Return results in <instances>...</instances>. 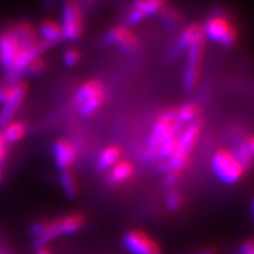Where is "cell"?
Here are the masks:
<instances>
[{"label":"cell","mask_w":254,"mask_h":254,"mask_svg":"<svg viewBox=\"0 0 254 254\" xmlns=\"http://www.w3.org/2000/svg\"><path fill=\"white\" fill-rule=\"evenodd\" d=\"M212 168L215 176L225 184H236L245 171L238 163L234 155L227 151H219L212 158Z\"/></svg>","instance_id":"obj_1"},{"label":"cell","mask_w":254,"mask_h":254,"mask_svg":"<svg viewBox=\"0 0 254 254\" xmlns=\"http://www.w3.org/2000/svg\"><path fill=\"white\" fill-rule=\"evenodd\" d=\"M82 224H84V218L80 214H71L65 218L55 220L53 222H49V226H47L45 233L34 239V246L43 247L47 243L63 236V234L75 233V232L80 230Z\"/></svg>","instance_id":"obj_2"},{"label":"cell","mask_w":254,"mask_h":254,"mask_svg":"<svg viewBox=\"0 0 254 254\" xmlns=\"http://www.w3.org/2000/svg\"><path fill=\"white\" fill-rule=\"evenodd\" d=\"M179 129L180 125L177 123L176 111L167 112L159 117L154 124L150 139H148V151L155 155L159 146L171 136H176Z\"/></svg>","instance_id":"obj_3"},{"label":"cell","mask_w":254,"mask_h":254,"mask_svg":"<svg viewBox=\"0 0 254 254\" xmlns=\"http://www.w3.org/2000/svg\"><path fill=\"white\" fill-rule=\"evenodd\" d=\"M62 38L66 40H77L82 31L80 9L75 2L68 1L63 6L62 24L59 25Z\"/></svg>","instance_id":"obj_4"},{"label":"cell","mask_w":254,"mask_h":254,"mask_svg":"<svg viewBox=\"0 0 254 254\" xmlns=\"http://www.w3.org/2000/svg\"><path fill=\"white\" fill-rule=\"evenodd\" d=\"M27 93V85L24 81L15 82L9 88V93L0 110V127H5L12 122Z\"/></svg>","instance_id":"obj_5"},{"label":"cell","mask_w":254,"mask_h":254,"mask_svg":"<svg viewBox=\"0 0 254 254\" xmlns=\"http://www.w3.org/2000/svg\"><path fill=\"white\" fill-rule=\"evenodd\" d=\"M202 32L209 40L218 41L225 46H231L236 40V31L226 19L214 17L206 23Z\"/></svg>","instance_id":"obj_6"},{"label":"cell","mask_w":254,"mask_h":254,"mask_svg":"<svg viewBox=\"0 0 254 254\" xmlns=\"http://www.w3.org/2000/svg\"><path fill=\"white\" fill-rule=\"evenodd\" d=\"M204 39L193 43L187 49V66L184 73V87L186 91H192L198 81L200 62L202 57Z\"/></svg>","instance_id":"obj_7"},{"label":"cell","mask_w":254,"mask_h":254,"mask_svg":"<svg viewBox=\"0 0 254 254\" xmlns=\"http://www.w3.org/2000/svg\"><path fill=\"white\" fill-rule=\"evenodd\" d=\"M20 46V39L14 28H9L0 34V64L6 73L11 68Z\"/></svg>","instance_id":"obj_8"},{"label":"cell","mask_w":254,"mask_h":254,"mask_svg":"<svg viewBox=\"0 0 254 254\" xmlns=\"http://www.w3.org/2000/svg\"><path fill=\"white\" fill-rule=\"evenodd\" d=\"M124 246L132 254H160L157 244L140 231L127 232L124 236Z\"/></svg>","instance_id":"obj_9"},{"label":"cell","mask_w":254,"mask_h":254,"mask_svg":"<svg viewBox=\"0 0 254 254\" xmlns=\"http://www.w3.org/2000/svg\"><path fill=\"white\" fill-rule=\"evenodd\" d=\"M200 133V124L198 122H193L189 124L184 131L177 136V150L176 153L183 155V157L189 158L190 150L194 146L196 139H198Z\"/></svg>","instance_id":"obj_10"},{"label":"cell","mask_w":254,"mask_h":254,"mask_svg":"<svg viewBox=\"0 0 254 254\" xmlns=\"http://www.w3.org/2000/svg\"><path fill=\"white\" fill-rule=\"evenodd\" d=\"M52 152L56 165L62 171H67L72 166V164L74 163L75 157H77V152H75L74 147L67 140L57 141L53 145Z\"/></svg>","instance_id":"obj_11"},{"label":"cell","mask_w":254,"mask_h":254,"mask_svg":"<svg viewBox=\"0 0 254 254\" xmlns=\"http://www.w3.org/2000/svg\"><path fill=\"white\" fill-rule=\"evenodd\" d=\"M105 40L109 44H117V45H119V47H122L125 51H131L136 45L134 36L128 30L123 27L112 28V30L107 32Z\"/></svg>","instance_id":"obj_12"},{"label":"cell","mask_w":254,"mask_h":254,"mask_svg":"<svg viewBox=\"0 0 254 254\" xmlns=\"http://www.w3.org/2000/svg\"><path fill=\"white\" fill-rule=\"evenodd\" d=\"M39 34L41 37V44L47 49V46L55 45L57 41L62 39V32L59 25L52 20H46L40 25Z\"/></svg>","instance_id":"obj_13"},{"label":"cell","mask_w":254,"mask_h":254,"mask_svg":"<svg viewBox=\"0 0 254 254\" xmlns=\"http://www.w3.org/2000/svg\"><path fill=\"white\" fill-rule=\"evenodd\" d=\"M133 176V166L127 161H119L110 170L109 182L113 185L126 183Z\"/></svg>","instance_id":"obj_14"},{"label":"cell","mask_w":254,"mask_h":254,"mask_svg":"<svg viewBox=\"0 0 254 254\" xmlns=\"http://www.w3.org/2000/svg\"><path fill=\"white\" fill-rule=\"evenodd\" d=\"M200 39H204V32H202V27L200 25H190V27H187L185 31L183 32L182 36L179 38V41L177 44V50L184 51L187 50L192 45L193 43L198 41Z\"/></svg>","instance_id":"obj_15"},{"label":"cell","mask_w":254,"mask_h":254,"mask_svg":"<svg viewBox=\"0 0 254 254\" xmlns=\"http://www.w3.org/2000/svg\"><path fill=\"white\" fill-rule=\"evenodd\" d=\"M253 153H254V141L252 136H249L245 141H243L236 153H234V158L237 159L238 163L240 164V166L244 168V171L246 168L250 167V165L252 164L253 159Z\"/></svg>","instance_id":"obj_16"},{"label":"cell","mask_w":254,"mask_h":254,"mask_svg":"<svg viewBox=\"0 0 254 254\" xmlns=\"http://www.w3.org/2000/svg\"><path fill=\"white\" fill-rule=\"evenodd\" d=\"M104 92L103 85L101 82L97 81V80H90L87 82H85L82 86L78 88L77 93L74 95V103L78 105H80L81 103H84L85 100L90 99V98L94 97V95L101 93Z\"/></svg>","instance_id":"obj_17"},{"label":"cell","mask_w":254,"mask_h":254,"mask_svg":"<svg viewBox=\"0 0 254 254\" xmlns=\"http://www.w3.org/2000/svg\"><path fill=\"white\" fill-rule=\"evenodd\" d=\"M120 150L116 146H110L101 152L97 161V167L99 171L111 170L114 165L119 163Z\"/></svg>","instance_id":"obj_18"},{"label":"cell","mask_w":254,"mask_h":254,"mask_svg":"<svg viewBox=\"0 0 254 254\" xmlns=\"http://www.w3.org/2000/svg\"><path fill=\"white\" fill-rule=\"evenodd\" d=\"M2 128L4 131L1 132V134L4 136L6 144H14V142L21 140L26 132V126L20 122H11Z\"/></svg>","instance_id":"obj_19"},{"label":"cell","mask_w":254,"mask_h":254,"mask_svg":"<svg viewBox=\"0 0 254 254\" xmlns=\"http://www.w3.org/2000/svg\"><path fill=\"white\" fill-rule=\"evenodd\" d=\"M196 116H198V109L192 104H186L176 111L177 123L182 125H189V124L195 122Z\"/></svg>","instance_id":"obj_20"},{"label":"cell","mask_w":254,"mask_h":254,"mask_svg":"<svg viewBox=\"0 0 254 254\" xmlns=\"http://www.w3.org/2000/svg\"><path fill=\"white\" fill-rule=\"evenodd\" d=\"M105 99V93L101 92V93L94 95V97L90 98V99L85 100L84 103H81L79 105V112H80L81 116H91L94 112H97L98 109L101 106V104L104 103Z\"/></svg>","instance_id":"obj_21"},{"label":"cell","mask_w":254,"mask_h":254,"mask_svg":"<svg viewBox=\"0 0 254 254\" xmlns=\"http://www.w3.org/2000/svg\"><path fill=\"white\" fill-rule=\"evenodd\" d=\"M164 6L163 1H159V0H139L133 4V8H135L136 11H139L140 13L145 17L147 15H152Z\"/></svg>","instance_id":"obj_22"},{"label":"cell","mask_w":254,"mask_h":254,"mask_svg":"<svg viewBox=\"0 0 254 254\" xmlns=\"http://www.w3.org/2000/svg\"><path fill=\"white\" fill-rule=\"evenodd\" d=\"M177 150V135L171 136L167 140H165L163 144L158 147L155 155L159 158L163 159L164 161H166L174 154V152Z\"/></svg>","instance_id":"obj_23"},{"label":"cell","mask_w":254,"mask_h":254,"mask_svg":"<svg viewBox=\"0 0 254 254\" xmlns=\"http://www.w3.org/2000/svg\"><path fill=\"white\" fill-rule=\"evenodd\" d=\"M60 183H62L64 193H65L69 199L74 198L75 194H77L75 182L74 178H73V176L68 172V171H63L62 176H60Z\"/></svg>","instance_id":"obj_24"},{"label":"cell","mask_w":254,"mask_h":254,"mask_svg":"<svg viewBox=\"0 0 254 254\" xmlns=\"http://www.w3.org/2000/svg\"><path fill=\"white\" fill-rule=\"evenodd\" d=\"M166 204L167 207L171 209V211H176L182 205V196L176 190H172V192L168 193L167 199H166Z\"/></svg>","instance_id":"obj_25"},{"label":"cell","mask_w":254,"mask_h":254,"mask_svg":"<svg viewBox=\"0 0 254 254\" xmlns=\"http://www.w3.org/2000/svg\"><path fill=\"white\" fill-rule=\"evenodd\" d=\"M47 226H49V222L45 221H38L34 222V224L31 225L30 227V233L33 236L34 238H39L45 233L47 230Z\"/></svg>","instance_id":"obj_26"},{"label":"cell","mask_w":254,"mask_h":254,"mask_svg":"<svg viewBox=\"0 0 254 254\" xmlns=\"http://www.w3.org/2000/svg\"><path fill=\"white\" fill-rule=\"evenodd\" d=\"M79 58H80V56H79L78 51L68 50L67 52L65 53V56H64V62H65L66 66L72 67V66L77 65L79 62Z\"/></svg>","instance_id":"obj_27"},{"label":"cell","mask_w":254,"mask_h":254,"mask_svg":"<svg viewBox=\"0 0 254 254\" xmlns=\"http://www.w3.org/2000/svg\"><path fill=\"white\" fill-rule=\"evenodd\" d=\"M44 67H45V65H44V62L41 59H36L33 63L31 64L30 66H28L26 72L31 73V74H38V73H40L43 71Z\"/></svg>","instance_id":"obj_28"},{"label":"cell","mask_w":254,"mask_h":254,"mask_svg":"<svg viewBox=\"0 0 254 254\" xmlns=\"http://www.w3.org/2000/svg\"><path fill=\"white\" fill-rule=\"evenodd\" d=\"M6 155H7V144H6L4 136L0 132V166L5 163Z\"/></svg>","instance_id":"obj_29"},{"label":"cell","mask_w":254,"mask_h":254,"mask_svg":"<svg viewBox=\"0 0 254 254\" xmlns=\"http://www.w3.org/2000/svg\"><path fill=\"white\" fill-rule=\"evenodd\" d=\"M144 19V15H142L140 12L136 11L135 8H133L131 12H129L128 17H127V23L128 24H136L139 21H141Z\"/></svg>","instance_id":"obj_30"},{"label":"cell","mask_w":254,"mask_h":254,"mask_svg":"<svg viewBox=\"0 0 254 254\" xmlns=\"http://www.w3.org/2000/svg\"><path fill=\"white\" fill-rule=\"evenodd\" d=\"M178 173L176 172H170L167 174L166 179H165V184H166L167 186H173L174 184L178 182Z\"/></svg>","instance_id":"obj_31"},{"label":"cell","mask_w":254,"mask_h":254,"mask_svg":"<svg viewBox=\"0 0 254 254\" xmlns=\"http://www.w3.org/2000/svg\"><path fill=\"white\" fill-rule=\"evenodd\" d=\"M9 88L11 86H5V85H0V104H4L6 98L9 93Z\"/></svg>","instance_id":"obj_32"},{"label":"cell","mask_w":254,"mask_h":254,"mask_svg":"<svg viewBox=\"0 0 254 254\" xmlns=\"http://www.w3.org/2000/svg\"><path fill=\"white\" fill-rule=\"evenodd\" d=\"M241 253L243 254H254V247L252 241H247L243 245V249H241Z\"/></svg>","instance_id":"obj_33"},{"label":"cell","mask_w":254,"mask_h":254,"mask_svg":"<svg viewBox=\"0 0 254 254\" xmlns=\"http://www.w3.org/2000/svg\"><path fill=\"white\" fill-rule=\"evenodd\" d=\"M37 254H51V253H50L49 250H46V249H40V250L37 252Z\"/></svg>","instance_id":"obj_34"},{"label":"cell","mask_w":254,"mask_h":254,"mask_svg":"<svg viewBox=\"0 0 254 254\" xmlns=\"http://www.w3.org/2000/svg\"><path fill=\"white\" fill-rule=\"evenodd\" d=\"M199 254H214V253H213V251H209V250H204V251H201V252H200Z\"/></svg>","instance_id":"obj_35"},{"label":"cell","mask_w":254,"mask_h":254,"mask_svg":"<svg viewBox=\"0 0 254 254\" xmlns=\"http://www.w3.org/2000/svg\"><path fill=\"white\" fill-rule=\"evenodd\" d=\"M0 180H1V171H0Z\"/></svg>","instance_id":"obj_36"}]
</instances>
